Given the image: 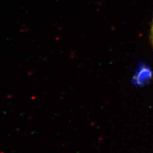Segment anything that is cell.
Returning a JSON list of instances; mask_svg holds the SVG:
<instances>
[{
  "label": "cell",
  "mask_w": 153,
  "mask_h": 153,
  "mask_svg": "<svg viewBox=\"0 0 153 153\" xmlns=\"http://www.w3.org/2000/svg\"><path fill=\"white\" fill-rule=\"evenodd\" d=\"M152 76L153 72L152 69L144 63H141L138 65L135 74L133 75L132 82L134 85L142 87L150 82L152 79Z\"/></svg>",
  "instance_id": "obj_1"
},
{
  "label": "cell",
  "mask_w": 153,
  "mask_h": 153,
  "mask_svg": "<svg viewBox=\"0 0 153 153\" xmlns=\"http://www.w3.org/2000/svg\"><path fill=\"white\" fill-rule=\"evenodd\" d=\"M151 43L153 45V21L152 23L151 29Z\"/></svg>",
  "instance_id": "obj_2"
}]
</instances>
